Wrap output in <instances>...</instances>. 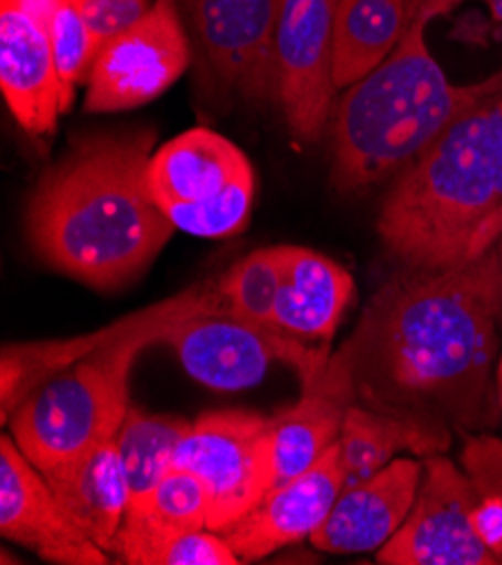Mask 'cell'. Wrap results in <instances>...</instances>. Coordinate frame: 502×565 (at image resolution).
<instances>
[{
    "instance_id": "32",
    "label": "cell",
    "mask_w": 502,
    "mask_h": 565,
    "mask_svg": "<svg viewBox=\"0 0 502 565\" xmlns=\"http://www.w3.org/2000/svg\"><path fill=\"white\" fill-rule=\"evenodd\" d=\"M495 402H498L500 413H502V354L495 363Z\"/></svg>"
},
{
    "instance_id": "5",
    "label": "cell",
    "mask_w": 502,
    "mask_h": 565,
    "mask_svg": "<svg viewBox=\"0 0 502 565\" xmlns=\"http://www.w3.org/2000/svg\"><path fill=\"white\" fill-rule=\"evenodd\" d=\"M170 333L145 331L102 348L34 387L14 411L12 437L41 471L116 439L129 413V374L149 345Z\"/></svg>"
},
{
    "instance_id": "8",
    "label": "cell",
    "mask_w": 502,
    "mask_h": 565,
    "mask_svg": "<svg viewBox=\"0 0 502 565\" xmlns=\"http://www.w3.org/2000/svg\"><path fill=\"white\" fill-rule=\"evenodd\" d=\"M174 467L201 480L207 495V530L226 532L273 489L270 417L248 411L199 417L177 450Z\"/></svg>"
},
{
    "instance_id": "17",
    "label": "cell",
    "mask_w": 502,
    "mask_h": 565,
    "mask_svg": "<svg viewBox=\"0 0 502 565\" xmlns=\"http://www.w3.org/2000/svg\"><path fill=\"white\" fill-rule=\"evenodd\" d=\"M356 402L348 348L331 356L318 379L302 387V399L270 417L273 489L316 465L339 441L345 413Z\"/></svg>"
},
{
    "instance_id": "3",
    "label": "cell",
    "mask_w": 502,
    "mask_h": 565,
    "mask_svg": "<svg viewBox=\"0 0 502 565\" xmlns=\"http://www.w3.org/2000/svg\"><path fill=\"white\" fill-rule=\"evenodd\" d=\"M378 237L408 270L476 259L502 233V90L421 151L387 192Z\"/></svg>"
},
{
    "instance_id": "10",
    "label": "cell",
    "mask_w": 502,
    "mask_h": 565,
    "mask_svg": "<svg viewBox=\"0 0 502 565\" xmlns=\"http://www.w3.org/2000/svg\"><path fill=\"white\" fill-rule=\"evenodd\" d=\"M478 493L467 473L441 456L424 465V482L406 523L378 552L383 565H498L478 536Z\"/></svg>"
},
{
    "instance_id": "30",
    "label": "cell",
    "mask_w": 502,
    "mask_h": 565,
    "mask_svg": "<svg viewBox=\"0 0 502 565\" xmlns=\"http://www.w3.org/2000/svg\"><path fill=\"white\" fill-rule=\"evenodd\" d=\"M408 3H410V19L424 17L428 21H432L435 17L449 12L451 8L462 3V0H408ZM482 3H487L493 19L498 23H502V0H482Z\"/></svg>"
},
{
    "instance_id": "25",
    "label": "cell",
    "mask_w": 502,
    "mask_h": 565,
    "mask_svg": "<svg viewBox=\"0 0 502 565\" xmlns=\"http://www.w3.org/2000/svg\"><path fill=\"white\" fill-rule=\"evenodd\" d=\"M282 285V257L280 246L259 248L239 259L226 275L218 279V287L231 313L275 327V305Z\"/></svg>"
},
{
    "instance_id": "21",
    "label": "cell",
    "mask_w": 502,
    "mask_h": 565,
    "mask_svg": "<svg viewBox=\"0 0 502 565\" xmlns=\"http://www.w3.org/2000/svg\"><path fill=\"white\" fill-rule=\"evenodd\" d=\"M196 530H207L205 489L194 473L174 467L129 502L114 554L131 565H156L167 545Z\"/></svg>"
},
{
    "instance_id": "13",
    "label": "cell",
    "mask_w": 502,
    "mask_h": 565,
    "mask_svg": "<svg viewBox=\"0 0 502 565\" xmlns=\"http://www.w3.org/2000/svg\"><path fill=\"white\" fill-rule=\"evenodd\" d=\"M216 77L248 99H277L275 30L285 0H185Z\"/></svg>"
},
{
    "instance_id": "31",
    "label": "cell",
    "mask_w": 502,
    "mask_h": 565,
    "mask_svg": "<svg viewBox=\"0 0 502 565\" xmlns=\"http://www.w3.org/2000/svg\"><path fill=\"white\" fill-rule=\"evenodd\" d=\"M0 3H8L14 10L23 12L25 17H30L32 21H36L39 25H43L47 30L54 12H57L62 0H0Z\"/></svg>"
},
{
    "instance_id": "18",
    "label": "cell",
    "mask_w": 502,
    "mask_h": 565,
    "mask_svg": "<svg viewBox=\"0 0 502 565\" xmlns=\"http://www.w3.org/2000/svg\"><path fill=\"white\" fill-rule=\"evenodd\" d=\"M0 88L14 120L32 138L52 134L66 113L47 30L8 3H0Z\"/></svg>"
},
{
    "instance_id": "28",
    "label": "cell",
    "mask_w": 502,
    "mask_h": 565,
    "mask_svg": "<svg viewBox=\"0 0 502 565\" xmlns=\"http://www.w3.org/2000/svg\"><path fill=\"white\" fill-rule=\"evenodd\" d=\"M244 563L218 532L196 530L167 545L156 565H239Z\"/></svg>"
},
{
    "instance_id": "33",
    "label": "cell",
    "mask_w": 502,
    "mask_h": 565,
    "mask_svg": "<svg viewBox=\"0 0 502 565\" xmlns=\"http://www.w3.org/2000/svg\"><path fill=\"white\" fill-rule=\"evenodd\" d=\"M495 253H498V262H500V279H502V233L495 239Z\"/></svg>"
},
{
    "instance_id": "23",
    "label": "cell",
    "mask_w": 502,
    "mask_h": 565,
    "mask_svg": "<svg viewBox=\"0 0 502 565\" xmlns=\"http://www.w3.org/2000/svg\"><path fill=\"white\" fill-rule=\"evenodd\" d=\"M408 0H339L333 12V84L350 88L378 68L410 25Z\"/></svg>"
},
{
    "instance_id": "26",
    "label": "cell",
    "mask_w": 502,
    "mask_h": 565,
    "mask_svg": "<svg viewBox=\"0 0 502 565\" xmlns=\"http://www.w3.org/2000/svg\"><path fill=\"white\" fill-rule=\"evenodd\" d=\"M462 465L478 493L476 532L502 563V441L493 435L467 437Z\"/></svg>"
},
{
    "instance_id": "4",
    "label": "cell",
    "mask_w": 502,
    "mask_h": 565,
    "mask_svg": "<svg viewBox=\"0 0 502 565\" xmlns=\"http://www.w3.org/2000/svg\"><path fill=\"white\" fill-rule=\"evenodd\" d=\"M428 19L413 17L387 60L331 110V183L365 192L404 169L476 104L502 90V71L458 86L426 45Z\"/></svg>"
},
{
    "instance_id": "16",
    "label": "cell",
    "mask_w": 502,
    "mask_h": 565,
    "mask_svg": "<svg viewBox=\"0 0 502 565\" xmlns=\"http://www.w3.org/2000/svg\"><path fill=\"white\" fill-rule=\"evenodd\" d=\"M421 476L419 462L402 458L356 484L343 487L327 521L309 541L331 554L378 552L406 523Z\"/></svg>"
},
{
    "instance_id": "12",
    "label": "cell",
    "mask_w": 502,
    "mask_h": 565,
    "mask_svg": "<svg viewBox=\"0 0 502 565\" xmlns=\"http://www.w3.org/2000/svg\"><path fill=\"white\" fill-rule=\"evenodd\" d=\"M216 309H228L226 300H223L218 279L196 285L174 298L151 305L95 333L66 338V341L6 345L3 356H0V419H3V424H10L14 411L34 387H39L57 372L71 367L79 359L118 341H125V338L136 333H172L185 320Z\"/></svg>"
},
{
    "instance_id": "29",
    "label": "cell",
    "mask_w": 502,
    "mask_h": 565,
    "mask_svg": "<svg viewBox=\"0 0 502 565\" xmlns=\"http://www.w3.org/2000/svg\"><path fill=\"white\" fill-rule=\"evenodd\" d=\"M73 3L99 47L138 23L151 8V0H73Z\"/></svg>"
},
{
    "instance_id": "7",
    "label": "cell",
    "mask_w": 502,
    "mask_h": 565,
    "mask_svg": "<svg viewBox=\"0 0 502 565\" xmlns=\"http://www.w3.org/2000/svg\"><path fill=\"white\" fill-rule=\"evenodd\" d=\"M185 372L218 392H237L264 381L273 363L291 365L311 385L327 367L329 345H309L275 327L244 320L228 309L194 316L164 338Z\"/></svg>"
},
{
    "instance_id": "2",
    "label": "cell",
    "mask_w": 502,
    "mask_h": 565,
    "mask_svg": "<svg viewBox=\"0 0 502 565\" xmlns=\"http://www.w3.org/2000/svg\"><path fill=\"white\" fill-rule=\"evenodd\" d=\"M153 145L145 129L93 134L45 169L30 194L25 228L47 266L102 291L149 268L177 231L149 192Z\"/></svg>"
},
{
    "instance_id": "24",
    "label": "cell",
    "mask_w": 502,
    "mask_h": 565,
    "mask_svg": "<svg viewBox=\"0 0 502 565\" xmlns=\"http://www.w3.org/2000/svg\"><path fill=\"white\" fill-rule=\"evenodd\" d=\"M190 430L192 424L185 419L129 408L116 441L127 471L131 500L151 491L174 469L177 450Z\"/></svg>"
},
{
    "instance_id": "11",
    "label": "cell",
    "mask_w": 502,
    "mask_h": 565,
    "mask_svg": "<svg viewBox=\"0 0 502 565\" xmlns=\"http://www.w3.org/2000/svg\"><path fill=\"white\" fill-rule=\"evenodd\" d=\"M339 0H285L275 30L277 102L298 142H313L333 110V12Z\"/></svg>"
},
{
    "instance_id": "1",
    "label": "cell",
    "mask_w": 502,
    "mask_h": 565,
    "mask_svg": "<svg viewBox=\"0 0 502 565\" xmlns=\"http://www.w3.org/2000/svg\"><path fill=\"white\" fill-rule=\"evenodd\" d=\"M498 322L495 244L453 268H406L372 298L345 345L356 392L372 408L482 428L489 424Z\"/></svg>"
},
{
    "instance_id": "15",
    "label": "cell",
    "mask_w": 502,
    "mask_h": 565,
    "mask_svg": "<svg viewBox=\"0 0 502 565\" xmlns=\"http://www.w3.org/2000/svg\"><path fill=\"white\" fill-rule=\"evenodd\" d=\"M345 487L339 441L300 476L268 491L239 523L221 532L242 561H259L311 534L327 521Z\"/></svg>"
},
{
    "instance_id": "20",
    "label": "cell",
    "mask_w": 502,
    "mask_h": 565,
    "mask_svg": "<svg viewBox=\"0 0 502 565\" xmlns=\"http://www.w3.org/2000/svg\"><path fill=\"white\" fill-rule=\"evenodd\" d=\"M43 476L68 519L95 545L114 554L131 502L118 441H104L88 454L54 467Z\"/></svg>"
},
{
    "instance_id": "14",
    "label": "cell",
    "mask_w": 502,
    "mask_h": 565,
    "mask_svg": "<svg viewBox=\"0 0 502 565\" xmlns=\"http://www.w3.org/2000/svg\"><path fill=\"white\" fill-rule=\"evenodd\" d=\"M0 534L47 563H110L108 552L68 519L45 476L25 458L12 433L0 437Z\"/></svg>"
},
{
    "instance_id": "6",
    "label": "cell",
    "mask_w": 502,
    "mask_h": 565,
    "mask_svg": "<svg viewBox=\"0 0 502 565\" xmlns=\"http://www.w3.org/2000/svg\"><path fill=\"white\" fill-rule=\"evenodd\" d=\"M147 183L160 212L192 237H235L250 221L253 164L235 142L210 129L194 127L158 147Z\"/></svg>"
},
{
    "instance_id": "9",
    "label": "cell",
    "mask_w": 502,
    "mask_h": 565,
    "mask_svg": "<svg viewBox=\"0 0 502 565\" xmlns=\"http://www.w3.org/2000/svg\"><path fill=\"white\" fill-rule=\"evenodd\" d=\"M190 60L179 0H153L138 23L99 47L86 79L84 108L118 113L149 104L181 79Z\"/></svg>"
},
{
    "instance_id": "27",
    "label": "cell",
    "mask_w": 502,
    "mask_h": 565,
    "mask_svg": "<svg viewBox=\"0 0 502 565\" xmlns=\"http://www.w3.org/2000/svg\"><path fill=\"white\" fill-rule=\"evenodd\" d=\"M47 36L64 86V108L68 113L75 88L79 84H86L88 79V73L99 52V43L95 41L90 28L82 19L73 0H62L47 25Z\"/></svg>"
},
{
    "instance_id": "22",
    "label": "cell",
    "mask_w": 502,
    "mask_h": 565,
    "mask_svg": "<svg viewBox=\"0 0 502 565\" xmlns=\"http://www.w3.org/2000/svg\"><path fill=\"white\" fill-rule=\"evenodd\" d=\"M449 446L451 433L446 422L402 411L365 408L354 402L345 413L339 437L345 487L374 476L402 450L430 458Z\"/></svg>"
},
{
    "instance_id": "19",
    "label": "cell",
    "mask_w": 502,
    "mask_h": 565,
    "mask_svg": "<svg viewBox=\"0 0 502 565\" xmlns=\"http://www.w3.org/2000/svg\"><path fill=\"white\" fill-rule=\"evenodd\" d=\"M280 257L282 285L275 305V329L305 343L329 345L356 291L352 273L302 246H280Z\"/></svg>"
}]
</instances>
